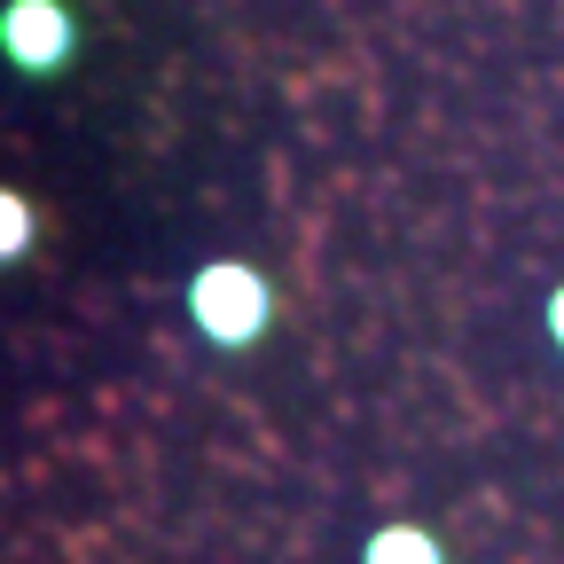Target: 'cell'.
<instances>
[{"mask_svg":"<svg viewBox=\"0 0 564 564\" xmlns=\"http://www.w3.org/2000/svg\"><path fill=\"white\" fill-rule=\"evenodd\" d=\"M24 243H32V212H24V196L9 188V196H0V259H24Z\"/></svg>","mask_w":564,"mask_h":564,"instance_id":"cell-4","label":"cell"},{"mask_svg":"<svg viewBox=\"0 0 564 564\" xmlns=\"http://www.w3.org/2000/svg\"><path fill=\"white\" fill-rule=\"evenodd\" d=\"M361 564H455V556H447V541H440L432 525L392 518V525H377V533L361 541Z\"/></svg>","mask_w":564,"mask_h":564,"instance_id":"cell-3","label":"cell"},{"mask_svg":"<svg viewBox=\"0 0 564 564\" xmlns=\"http://www.w3.org/2000/svg\"><path fill=\"white\" fill-rule=\"evenodd\" d=\"M188 322H196L204 345L243 352L274 329V282L251 259H212V267L188 274Z\"/></svg>","mask_w":564,"mask_h":564,"instance_id":"cell-1","label":"cell"},{"mask_svg":"<svg viewBox=\"0 0 564 564\" xmlns=\"http://www.w3.org/2000/svg\"><path fill=\"white\" fill-rule=\"evenodd\" d=\"M541 322H549V345L564 352V282H556V291H549V306H541Z\"/></svg>","mask_w":564,"mask_h":564,"instance_id":"cell-5","label":"cell"},{"mask_svg":"<svg viewBox=\"0 0 564 564\" xmlns=\"http://www.w3.org/2000/svg\"><path fill=\"white\" fill-rule=\"evenodd\" d=\"M0 47H9V63L24 79H55V70H70V55H79V17H70L63 0H9V9H0Z\"/></svg>","mask_w":564,"mask_h":564,"instance_id":"cell-2","label":"cell"}]
</instances>
